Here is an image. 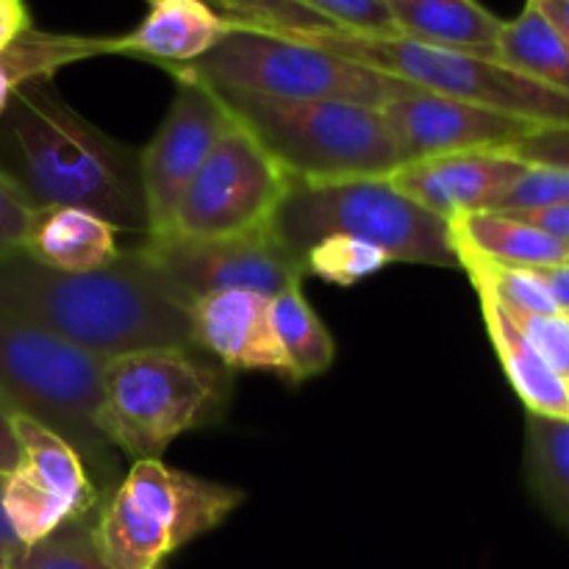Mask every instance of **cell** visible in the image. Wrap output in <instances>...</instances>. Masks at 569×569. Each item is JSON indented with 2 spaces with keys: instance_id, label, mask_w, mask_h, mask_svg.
<instances>
[{
  "instance_id": "obj_32",
  "label": "cell",
  "mask_w": 569,
  "mask_h": 569,
  "mask_svg": "<svg viewBox=\"0 0 569 569\" xmlns=\"http://www.w3.org/2000/svg\"><path fill=\"white\" fill-rule=\"evenodd\" d=\"M515 326L533 350L553 367L559 376L569 378V315H515Z\"/></svg>"
},
{
  "instance_id": "obj_30",
  "label": "cell",
  "mask_w": 569,
  "mask_h": 569,
  "mask_svg": "<svg viewBox=\"0 0 569 569\" xmlns=\"http://www.w3.org/2000/svg\"><path fill=\"white\" fill-rule=\"evenodd\" d=\"M315 14L326 17L339 31L367 37H400L387 0H295Z\"/></svg>"
},
{
  "instance_id": "obj_14",
  "label": "cell",
  "mask_w": 569,
  "mask_h": 569,
  "mask_svg": "<svg viewBox=\"0 0 569 569\" xmlns=\"http://www.w3.org/2000/svg\"><path fill=\"white\" fill-rule=\"evenodd\" d=\"M378 111L398 144L403 164L467 150H506L545 128L522 117L500 114L417 87Z\"/></svg>"
},
{
  "instance_id": "obj_16",
  "label": "cell",
  "mask_w": 569,
  "mask_h": 569,
  "mask_svg": "<svg viewBox=\"0 0 569 569\" xmlns=\"http://www.w3.org/2000/svg\"><path fill=\"white\" fill-rule=\"evenodd\" d=\"M194 350L214 356L226 370H272L287 376L272 333L270 298L250 289H220L189 306Z\"/></svg>"
},
{
  "instance_id": "obj_24",
  "label": "cell",
  "mask_w": 569,
  "mask_h": 569,
  "mask_svg": "<svg viewBox=\"0 0 569 569\" xmlns=\"http://www.w3.org/2000/svg\"><path fill=\"white\" fill-rule=\"evenodd\" d=\"M498 59L545 87L569 94V44L531 3H526L520 17L503 22Z\"/></svg>"
},
{
  "instance_id": "obj_38",
  "label": "cell",
  "mask_w": 569,
  "mask_h": 569,
  "mask_svg": "<svg viewBox=\"0 0 569 569\" xmlns=\"http://www.w3.org/2000/svg\"><path fill=\"white\" fill-rule=\"evenodd\" d=\"M26 28H31V20H28V11H0V50L22 33Z\"/></svg>"
},
{
  "instance_id": "obj_33",
  "label": "cell",
  "mask_w": 569,
  "mask_h": 569,
  "mask_svg": "<svg viewBox=\"0 0 569 569\" xmlns=\"http://www.w3.org/2000/svg\"><path fill=\"white\" fill-rule=\"evenodd\" d=\"M506 150L526 164L569 170V128H539Z\"/></svg>"
},
{
  "instance_id": "obj_12",
  "label": "cell",
  "mask_w": 569,
  "mask_h": 569,
  "mask_svg": "<svg viewBox=\"0 0 569 569\" xmlns=\"http://www.w3.org/2000/svg\"><path fill=\"white\" fill-rule=\"evenodd\" d=\"M139 250L189 306L220 289H250L272 298L306 276L270 226L239 237L144 239Z\"/></svg>"
},
{
  "instance_id": "obj_29",
  "label": "cell",
  "mask_w": 569,
  "mask_h": 569,
  "mask_svg": "<svg viewBox=\"0 0 569 569\" xmlns=\"http://www.w3.org/2000/svg\"><path fill=\"white\" fill-rule=\"evenodd\" d=\"M569 203V170L528 164L489 211H533Z\"/></svg>"
},
{
  "instance_id": "obj_31",
  "label": "cell",
  "mask_w": 569,
  "mask_h": 569,
  "mask_svg": "<svg viewBox=\"0 0 569 569\" xmlns=\"http://www.w3.org/2000/svg\"><path fill=\"white\" fill-rule=\"evenodd\" d=\"M37 200L31 198L20 178L0 170V261L26 248L28 228L37 214Z\"/></svg>"
},
{
  "instance_id": "obj_17",
  "label": "cell",
  "mask_w": 569,
  "mask_h": 569,
  "mask_svg": "<svg viewBox=\"0 0 569 569\" xmlns=\"http://www.w3.org/2000/svg\"><path fill=\"white\" fill-rule=\"evenodd\" d=\"M233 28L237 20L211 9L209 0H156L133 31L114 37V53L181 67L209 53Z\"/></svg>"
},
{
  "instance_id": "obj_15",
  "label": "cell",
  "mask_w": 569,
  "mask_h": 569,
  "mask_svg": "<svg viewBox=\"0 0 569 569\" xmlns=\"http://www.w3.org/2000/svg\"><path fill=\"white\" fill-rule=\"evenodd\" d=\"M528 170L509 150H467L406 161L389 181L445 222L465 211H489L500 194Z\"/></svg>"
},
{
  "instance_id": "obj_21",
  "label": "cell",
  "mask_w": 569,
  "mask_h": 569,
  "mask_svg": "<svg viewBox=\"0 0 569 569\" xmlns=\"http://www.w3.org/2000/svg\"><path fill=\"white\" fill-rule=\"evenodd\" d=\"M481 300V317L495 345L500 367L515 387L517 398L526 403L528 415L569 420V381L553 370L537 350L528 345L509 311L489 292L476 289Z\"/></svg>"
},
{
  "instance_id": "obj_43",
  "label": "cell",
  "mask_w": 569,
  "mask_h": 569,
  "mask_svg": "<svg viewBox=\"0 0 569 569\" xmlns=\"http://www.w3.org/2000/svg\"><path fill=\"white\" fill-rule=\"evenodd\" d=\"M148 3H156V0H148Z\"/></svg>"
},
{
  "instance_id": "obj_37",
  "label": "cell",
  "mask_w": 569,
  "mask_h": 569,
  "mask_svg": "<svg viewBox=\"0 0 569 569\" xmlns=\"http://www.w3.org/2000/svg\"><path fill=\"white\" fill-rule=\"evenodd\" d=\"M537 272L545 278L550 292H553L559 309L565 311V315H569V264L553 267V270H537Z\"/></svg>"
},
{
  "instance_id": "obj_4",
  "label": "cell",
  "mask_w": 569,
  "mask_h": 569,
  "mask_svg": "<svg viewBox=\"0 0 569 569\" xmlns=\"http://www.w3.org/2000/svg\"><path fill=\"white\" fill-rule=\"evenodd\" d=\"M270 228L300 264L306 250L322 239L350 237L381 248L392 264L459 267L448 222L415 203L389 178H289Z\"/></svg>"
},
{
  "instance_id": "obj_11",
  "label": "cell",
  "mask_w": 569,
  "mask_h": 569,
  "mask_svg": "<svg viewBox=\"0 0 569 569\" xmlns=\"http://www.w3.org/2000/svg\"><path fill=\"white\" fill-rule=\"evenodd\" d=\"M20 465L3 481V515L20 548L98 511L100 489L78 450L26 415H11Z\"/></svg>"
},
{
  "instance_id": "obj_6",
  "label": "cell",
  "mask_w": 569,
  "mask_h": 569,
  "mask_svg": "<svg viewBox=\"0 0 569 569\" xmlns=\"http://www.w3.org/2000/svg\"><path fill=\"white\" fill-rule=\"evenodd\" d=\"M103 361L0 309V398L64 437L98 489L117 481V450L98 426Z\"/></svg>"
},
{
  "instance_id": "obj_19",
  "label": "cell",
  "mask_w": 569,
  "mask_h": 569,
  "mask_svg": "<svg viewBox=\"0 0 569 569\" xmlns=\"http://www.w3.org/2000/svg\"><path fill=\"white\" fill-rule=\"evenodd\" d=\"M453 253L503 267L553 270L569 261V244L503 211H465L448 220Z\"/></svg>"
},
{
  "instance_id": "obj_5",
  "label": "cell",
  "mask_w": 569,
  "mask_h": 569,
  "mask_svg": "<svg viewBox=\"0 0 569 569\" xmlns=\"http://www.w3.org/2000/svg\"><path fill=\"white\" fill-rule=\"evenodd\" d=\"M228 114L242 122L289 178L345 181L389 178L398 144L381 111L342 100H278L214 89Z\"/></svg>"
},
{
  "instance_id": "obj_34",
  "label": "cell",
  "mask_w": 569,
  "mask_h": 569,
  "mask_svg": "<svg viewBox=\"0 0 569 569\" xmlns=\"http://www.w3.org/2000/svg\"><path fill=\"white\" fill-rule=\"evenodd\" d=\"M503 214L517 217V220L528 222V226L539 228V231L550 233V237L561 239L569 244V203L548 206V209H533V211H503Z\"/></svg>"
},
{
  "instance_id": "obj_13",
  "label": "cell",
  "mask_w": 569,
  "mask_h": 569,
  "mask_svg": "<svg viewBox=\"0 0 569 569\" xmlns=\"http://www.w3.org/2000/svg\"><path fill=\"white\" fill-rule=\"evenodd\" d=\"M176 94L159 131L139 156L148 231L144 239L167 237L183 192L231 126V114L211 87L183 72H172Z\"/></svg>"
},
{
  "instance_id": "obj_1",
  "label": "cell",
  "mask_w": 569,
  "mask_h": 569,
  "mask_svg": "<svg viewBox=\"0 0 569 569\" xmlns=\"http://www.w3.org/2000/svg\"><path fill=\"white\" fill-rule=\"evenodd\" d=\"M0 309L109 361L137 350H194L189 303L139 248L94 272H59L17 250L0 261Z\"/></svg>"
},
{
  "instance_id": "obj_9",
  "label": "cell",
  "mask_w": 569,
  "mask_h": 569,
  "mask_svg": "<svg viewBox=\"0 0 569 569\" xmlns=\"http://www.w3.org/2000/svg\"><path fill=\"white\" fill-rule=\"evenodd\" d=\"M342 59L387 72L426 92L465 100L500 114L522 117L545 128H569V94L495 59L433 48L406 37H367L353 31L287 33Z\"/></svg>"
},
{
  "instance_id": "obj_22",
  "label": "cell",
  "mask_w": 569,
  "mask_h": 569,
  "mask_svg": "<svg viewBox=\"0 0 569 569\" xmlns=\"http://www.w3.org/2000/svg\"><path fill=\"white\" fill-rule=\"evenodd\" d=\"M114 53V37H70L26 28L0 50V120L20 87L50 81L56 70L92 56Z\"/></svg>"
},
{
  "instance_id": "obj_23",
  "label": "cell",
  "mask_w": 569,
  "mask_h": 569,
  "mask_svg": "<svg viewBox=\"0 0 569 569\" xmlns=\"http://www.w3.org/2000/svg\"><path fill=\"white\" fill-rule=\"evenodd\" d=\"M270 320L272 333L278 339L283 359H287V378L306 381L333 365L337 345L331 331L322 326L317 311L300 292V283H289L278 295L270 298Z\"/></svg>"
},
{
  "instance_id": "obj_8",
  "label": "cell",
  "mask_w": 569,
  "mask_h": 569,
  "mask_svg": "<svg viewBox=\"0 0 569 569\" xmlns=\"http://www.w3.org/2000/svg\"><path fill=\"white\" fill-rule=\"evenodd\" d=\"M244 495L228 483L133 461L128 476L98 509L94 537L106 569H159L161 561L228 520Z\"/></svg>"
},
{
  "instance_id": "obj_25",
  "label": "cell",
  "mask_w": 569,
  "mask_h": 569,
  "mask_svg": "<svg viewBox=\"0 0 569 569\" xmlns=\"http://www.w3.org/2000/svg\"><path fill=\"white\" fill-rule=\"evenodd\" d=\"M526 478L533 498L569 533V420L528 415Z\"/></svg>"
},
{
  "instance_id": "obj_40",
  "label": "cell",
  "mask_w": 569,
  "mask_h": 569,
  "mask_svg": "<svg viewBox=\"0 0 569 569\" xmlns=\"http://www.w3.org/2000/svg\"><path fill=\"white\" fill-rule=\"evenodd\" d=\"M17 553H20V550H11L6 548V545H0V569H11V561H14Z\"/></svg>"
},
{
  "instance_id": "obj_2",
  "label": "cell",
  "mask_w": 569,
  "mask_h": 569,
  "mask_svg": "<svg viewBox=\"0 0 569 569\" xmlns=\"http://www.w3.org/2000/svg\"><path fill=\"white\" fill-rule=\"evenodd\" d=\"M0 128L39 206H78L117 231H148L139 156L72 111L48 81L17 89Z\"/></svg>"
},
{
  "instance_id": "obj_45",
  "label": "cell",
  "mask_w": 569,
  "mask_h": 569,
  "mask_svg": "<svg viewBox=\"0 0 569 569\" xmlns=\"http://www.w3.org/2000/svg\"><path fill=\"white\" fill-rule=\"evenodd\" d=\"M567 381H569V378H567Z\"/></svg>"
},
{
  "instance_id": "obj_3",
  "label": "cell",
  "mask_w": 569,
  "mask_h": 569,
  "mask_svg": "<svg viewBox=\"0 0 569 569\" xmlns=\"http://www.w3.org/2000/svg\"><path fill=\"white\" fill-rule=\"evenodd\" d=\"M231 389V370L192 350L114 356L100 370V433L126 459H161L178 437L220 422Z\"/></svg>"
},
{
  "instance_id": "obj_27",
  "label": "cell",
  "mask_w": 569,
  "mask_h": 569,
  "mask_svg": "<svg viewBox=\"0 0 569 569\" xmlns=\"http://www.w3.org/2000/svg\"><path fill=\"white\" fill-rule=\"evenodd\" d=\"M392 264L387 253L376 244L359 242L350 237H328L306 250L303 270L317 278L337 283V287H353L365 278L376 276L383 267Z\"/></svg>"
},
{
  "instance_id": "obj_10",
  "label": "cell",
  "mask_w": 569,
  "mask_h": 569,
  "mask_svg": "<svg viewBox=\"0 0 569 569\" xmlns=\"http://www.w3.org/2000/svg\"><path fill=\"white\" fill-rule=\"evenodd\" d=\"M287 183L281 164L231 117V126L183 192L167 237L217 239L267 228Z\"/></svg>"
},
{
  "instance_id": "obj_28",
  "label": "cell",
  "mask_w": 569,
  "mask_h": 569,
  "mask_svg": "<svg viewBox=\"0 0 569 569\" xmlns=\"http://www.w3.org/2000/svg\"><path fill=\"white\" fill-rule=\"evenodd\" d=\"M228 17L244 22V26L264 28L276 33H317L331 31L326 17L315 14L295 0H217Z\"/></svg>"
},
{
  "instance_id": "obj_18",
  "label": "cell",
  "mask_w": 569,
  "mask_h": 569,
  "mask_svg": "<svg viewBox=\"0 0 569 569\" xmlns=\"http://www.w3.org/2000/svg\"><path fill=\"white\" fill-rule=\"evenodd\" d=\"M22 250L59 272L103 270L122 253L117 248V228L78 206H37Z\"/></svg>"
},
{
  "instance_id": "obj_41",
  "label": "cell",
  "mask_w": 569,
  "mask_h": 569,
  "mask_svg": "<svg viewBox=\"0 0 569 569\" xmlns=\"http://www.w3.org/2000/svg\"><path fill=\"white\" fill-rule=\"evenodd\" d=\"M0 11H26V6H9L0 0Z\"/></svg>"
},
{
  "instance_id": "obj_7",
  "label": "cell",
  "mask_w": 569,
  "mask_h": 569,
  "mask_svg": "<svg viewBox=\"0 0 569 569\" xmlns=\"http://www.w3.org/2000/svg\"><path fill=\"white\" fill-rule=\"evenodd\" d=\"M167 70L183 72L203 81L206 87L228 92L264 94L278 100H342L370 109H381L389 100L415 89L387 72L370 70L287 33L244 26L239 20L237 28L209 53Z\"/></svg>"
},
{
  "instance_id": "obj_20",
  "label": "cell",
  "mask_w": 569,
  "mask_h": 569,
  "mask_svg": "<svg viewBox=\"0 0 569 569\" xmlns=\"http://www.w3.org/2000/svg\"><path fill=\"white\" fill-rule=\"evenodd\" d=\"M387 6L400 37L500 61L503 20L478 0H387Z\"/></svg>"
},
{
  "instance_id": "obj_36",
  "label": "cell",
  "mask_w": 569,
  "mask_h": 569,
  "mask_svg": "<svg viewBox=\"0 0 569 569\" xmlns=\"http://www.w3.org/2000/svg\"><path fill=\"white\" fill-rule=\"evenodd\" d=\"M569 44V0H528Z\"/></svg>"
},
{
  "instance_id": "obj_26",
  "label": "cell",
  "mask_w": 569,
  "mask_h": 569,
  "mask_svg": "<svg viewBox=\"0 0 569 569\" xmlns=\"http://www.w3.org/2000/svg\"><path fill=\"white\" fill-rule=\"evenodd\" d=\"M94 522L98 511L56 528L44 539L22 548L11 561V569H106Z\"/></svg>"
},
{
  "instance_id": "obj_39",
  "label": "cell",
  "mask_w": 569,
  "mask_h": 569,
  "mask_svg": "<svg viewBox=\"0 0 569 569\" xmlns=\"http://www.w3.org/2000/svg\"><path fill=\"white\" fill-rule=\"evenodd\" d=\"M3 481H6V476H0V545H6V548H11V550H22L20 542H17V537L11 533L9 522H6V515H3Z\"/></svg>"
},
{
  "instance_id": "obj_44",
  "label": "cell",
  "mask_w": 569,
  "mask_h": 569,
  "mask_svg": "<svg viewBox=\"0 0 569 569\" xmlns=\"http://www.w3.org/2000/svg\"><path fill=\"white\" fill-rule=\"evenodd\" d=\"M567 264H569V261H567Z\"/></svg>"
},
{
  "instance_id": "obj_42",
  "label": "cell",
  "mask_w": 569,
  "mask_h": 569,
  "mask_svg": "<svg viewBox=\"0 0 569 569\" xmlns=\"http://www.w3.org/2000/svg\"><path fill=\"white\" fill-rule=\"evenodd\" d=\"M3 3H9V6H26V3H22V0H3Z\"/></svg>"
},
{
  "instance_id": "obj_35",
  "label": "cell",
  "mask_w": 569,
  "mask_h": 569,
  "mask_svg": "<svg viewBox=\"0 0 569 569\" xmlns=\"http://www.w3.org/2000/svg\"><path fill=\"white\" fill-rule=\"evenodd\" d=\"M11 415H14L11 406L0 398V476H9L20 465V442L14 437Z\"/></svg>"
}]
</instances>
